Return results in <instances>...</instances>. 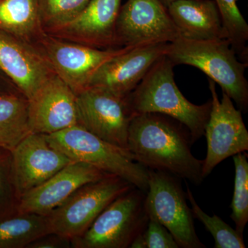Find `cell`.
I'll return each instance as SVG.
<instances>
[{
	"mask_svg": "<svg viewBox=\"0 0 248 248\" xmlns=\"http://www.w3.org/2000/svg\"><path fill=\"white\" fill-rule=\"evenodd\" d=\"M0 31L35 45L45 34L37 0H0Z\"/></svg>",
	"mask_w": 248,
	"mask_h": 248,
	"instance_id": "d6986e66",
	"label": "cell"
},
{
	"mask_svg": "<svg viewBox=\"0 0 248 248\" xmlns=\"http://www.w3.org/2000/svg\"><path fill=\"white\" fill-rule=\"evenodd\" d=\"M35 45L43 54L55 74L76 95L89 87L90 80L99 67L110 59L133 48H93L62 40L46 32Z\"/></svg>",
	"mask_w": 248,
	"mask_h": 248,
	"instance_id": "ba28073f",
	"label": "cell"
},
{
	"mask_svg": "<svg viewBox=\"0 0 248 248\" xmlns=\"http://www.w3.org/2000/svg\"><path fill=\"white\" fill-rule=\"evenodd\" d=\"M18 203L13 178L11 151L0 147V218L17 212Z\"/></svg>",
	"mask_w": 248,
	"mask_h": 248,
	"instance_id": "484cf974",
	"label": "cell"
},
{
	"mask_svg": "<svg viewBox=\"0 0 248 248\" xmlns=\"http://www.w3.org/2000/svg\"><path fill=\"white\" fill-rule=\"evenodd\" d=\"M50 233L48 218L45 215L17 211L0 218V248H27Z\"/></svg>",
	"mask_w": 248,
	"mask_h": 248,
	"instance_id": "44dd1931",
	"label": "cell"
},
{
	"mask_svg": "<svg viewBox=\"0 0 248 248\" xmlns=\"http://www.w3.org/2000/svg\"><path fill=\"white\" fill-rule=\"evenodd\" d=\"M248 156L246 152L233 156L235 179L231 217L236 226L235 229L241 235H244L248 221Z\"/></svg>",
	"mask_w": 248,
	"mask_h": 248,
	"instance_id": "cb8c5ba5",
	"label": "cell"
},
{
	"mask_svg": "<svg viewBox=\"0 0 248 248\" xmlns=\"http://www.w3.org/2000/svg\"><path fill=\"white\" fill-rule=\"evenodd\" d=\"M146 192L134 187L116 198L89 229L71 241L74 248H127L146 230L149 217Z\"/></svg>",
	"mask_w": 248,
	"mask_h": 248,
	"instance_id": "5b68a950",
	"label": "cell"
},
{
	"mask_svg": "<svg viewBox=\"0 0 248 248\" xmlns=\"http://www.w3.org/2000/svg\"><path fill=\"white\" fill-rule=\"evenodd\" d=\"M18 199L40 186L72 161L50 146L44 134L31 133L11 151Z\"/></svg>",
	"mask_w": 248,
	"mask_h": 248,
	"instance_id": "7c38bea8",
	"label": "cell"
},
{
	"mask_svg": "<svg viewBox=\"0 0 248 248\" xmlns=\"http://www.w3.org/2000/svg\"><path fill=\"white\" fill-rule=\"evenodd\" d=\"M174 66L166 55L160 58L125 99L134 116L159 113L180 122L194 143L204 135L211 100L202 105L187 100L176 84Z\"/></svg>",
	"mask_w": 248,
	"mask_h": 248,
	"instance_id": "7a4b0ae2",
	"label": "cell"
},
{
	"mask_svg": "<svg viewBox=\"0 0 248 248\" xmlns=\"http://www.w3.org/2000/svg\"><path fill=\"white\" fill-rule=\"evenodd\" d=\"M179 178L148 169L145 208L149 218L163 225L181 248H205L196 232L193 215Z\"/></svg>",
	"mask_w": 248,
	"mask_h": 248,
	"instance_id": "52a82bcc",
	"label": "cell"
},
{
	"mask_svg": "<svg viewBox=\"0 0 248 248\" xmlns=\"http://www.w3.org/2000/svg\"><path fill=\"white\" fill-rule=\"evenodd\" d=\"M14 92H19V91L15 87L11 80L0 70V94Z\"/></svg>",
	"mask_w": 248,
	"mask_h": 248,
	"instance_id": "f1b7e54d",
	"label": "cell"
},
{
	"mask_svg": "<svg viewBox=\"0 0 248 248\" xmlns=\"http://www.w3.org/2000/svg\"><path fill=\"white\" fill-rule=\"evenodd\" d=\"M90 0H37L45 32L71 22Z\"/></svg>",
	"mask_w": 248,
	"mask_h": 248,
	"instance_id": "d4e9b609",
	"label": "cell"
},
{
	"mask_svg": "<svg viewBox=\"0 0 248 248\" xmlns=\"http://www.w3.org/2000/svg\"><path fill=\"white\" fill-rule=\"evenodd\" d=\"M180 37L161 0H127L116 25L118 48L169 44Z\"/></svg>",
	"mask_w": 248,
	"mask_h": 248,
	"instance_id": "30bf717a",
	"label": "cell"
},
{
	"mask_svg": "<svg viewBox=\"0 0 248 248\" xmlns=\"http://www.w3.org/2000/svg\"><path fill=\"white\" fill-rule=\"evenodd\" d=\"M134 187L111 174L85 184L46 215L50 232L71 241L79 237L109 204Z\"/></svg>",
	"mask_w": 248,
	"mask_h": 248,
	"instance_id": "8992f818",
	"label": "cell"
},
{
	"mask_svg": "<svg viewBox=\"0 0 248 248\" xmlns=\"http://www.w3.org/2000/svg\"><path fill=\"white\" fill-rule=\"evenodd\" d=\"M77 108L78 125L128 151V129L134 115L125 98L99 88L89 87L77 95Z\"/></svg>",
	"mask_w": 248,
	"mask_h": 248,
	"instance_id": "8fae6325",
	"label": "cell"
},
{
	"mask_svg": "<svg viewBox=\"0 0 248 248\" xmlns=\"http://www.w3.org/2000/svg\"><path fill=\"white\" fill-rule=\"evenodd\" d=\"M168 45L157 44L128 49L99 67L90 80L89 87L99 88L118 97H127L155 62L166 55Z\"/></svg>",
	"mask_w": 248,
	"mask_h": 248,
	"instance_id": "9a60e30c",
	"label": "cell"
},
{
	"mask_svg": "<svg viewBox=\"0 0 248 248\" xmlns=\"http://www.w3.org/2000/svg\"><path fill=\"white\" fill-rule=\"evenodd\" d=\"M130 248H147L143 233L139 234L133 240L130 246Z\"/></svg>",
	"mask_w": 248,
	"mask_h": 248,
	"instance_id": "f546056e",
	"label": "cell"
},
{
	"mask_svg": "<svg viewBox=\"0 0 248 248\" xmlns=\"http://www.w3.org/2000/svg\"><path fill=\"white\" fill-rule=\"evenodd\" d=\"M167 9L181 37L198 40L226 39L214 0H177Z\"/></svg>",
	"mask_w": 248,
	"mask_h": 248,
	"instance_id": "ac0fdd59",
	"label": "cell"
},
{
	"mask_svg": "<svg viewBox=\"0 0 248 248\" xmlns=\"http://www.w3.org/2000/svg\"><path fill=\"white\" fill-rule=\"evenodd\" d=\"M122 0H90L71 22L47 31L58 38L93 48H118L116 25Z\"/></svg>",
	"mask_w": 248,
	"mask_h": 248,
	"instance_id": "2e32d148",
	"label": "cell"
},
{
	"mask_svg": "<svg viewBox=\"0 0 248 248\" xmlns=\"http://www.w3.org/2000/svg\"><path fill=\"white\" fill-rule=\"evenodd\" d=\"M192 138L180 122L159 113L135 115L128 129V150L147 169L169 173L195 185L203 181V160L191 151Z\"/></svg>",
	"mask_w": 248,
	"mask_h": 248,
	"instance_id": "6da1fadb",
	"label": "cell"
},
{
	"mask_svg": "<svg viewBox=\"0 0 248 248\" xmlns=\"http://www.w3.org/2000/svg\"><path fill=\"white\" fill-rule=\"evenodd\" d=\"M174 66L198 68L221 86L241 112L248 108V83L245 72L248 63L240 62L227 39L198 40L178 37L168 45L166 53Z\"/></svg>",
	"mask_w": 248,
	"mask_h": 248,
	"instance_id": "3957f363",
	"label": "cell"
},
{
	"mask_svg": "<svg viewBox=\"0 0 248 248\" xmlns=\"http://www.w3.org/2000/svg\"><path fill=\"white\" fill-rule=\"evenodd\" d=\"M186 191V197L190 202L191 210L194 218L203 223L207 231L211 234L215 240V248H245L244 235H241L236 229L216 215L210 216L200 208L196 202L188 186Z\"/></svg>",
	"mask_w": 248,
	"mask_h": 248,
	"instance_id": "603a6c76",
	"label": "cell"
},
{
	"mask_svg": "<svg viewBox=\"0 0 248 248\" xmlns=\"http://www.w3.org/2000/svg\"><path fill=\"white\" fill-rule=\"evenodd\" d=\"M147 248H179L172 234L159 222L149 218L143 232Z\"/></svg>",
	"mask_w": 248,
	"mask_h": 248,
	"instance_id": "4316f807",
	"label": "cell"
},
{
	"mask_svg": "<svg viewBox=\"0 0 248 248\" xmlns=\"http://www.w3.org/2000/svg\"><path fill=\"white\" fill-rule=\"evenodd\" d=\"M0 70L27 99L55 75L33 44L0 31Z\"/></svg>",
	"mask_w": 248,
	"mask_h": 248,
	"instance_id": "5bb4252c",
	"label": "cell"
},
{
	"mask_svg": "<svg viewBox=\"0 0 248 248\" xmlns=\"http://www.w3.org/2000/svg\"><path fill=\"white\" fill-rule=\"evenodd\" d=\"M45 135L50 146L71 161L91 165L140 190H148V169L135 161L126 150L104 141L79 125Z\"/></svg>",
	"mask_w": 248,
	"mask_h": 248,
	"instance_id": "277c9868",
	"label": "cell"
},
{
	"mask_svg": "<svg viewBox=\"0 0 248 248\" xmlns=\"http://www.w3.org/2000/svg\"><path fill=\"white\" fill-rule=\"evenodd\" d=\"M107 174L91 165L72 161L43 184L22 196L17 211L46 216L80 187L99 180Z\"/></svg>",
	"mask_w": 248,
	"mask_h": 248,
	"instance_id": "e0dca14e",
	"label": "cell"
},
{
	"mask_svg": "<svg viewBox=\"0 0 248 248\" xmlns=\"http://www.w3.org/2000/svg\"><path fill=\"white\" fill-rule=\"evenodd\" d=\"M72 248L71 241L54 233L41 236L31 243L27 248Z\"/></svg>",
	"mask_w": 248,
	"mask_h": 248,
	"instance_id": "83f0119b",
	"label": "cell"
},
{
	"mask_svg": "<svg viewBox=\"0 0 248 248\" xmlns=\"http://www.w3.org/2000/svg\"><path fill=\"white\" fill-rule=\"evenodd\" d=\"M163 1V3L165 4V6L167 7L171 3L174 2V1H177V0H161Z\"/></svg>",
	"mask_w": 248,
	"mask_h": 248,
	"instance_id": "4dcf8cb0",
	"label": "cell"
},
{
	"mask_svg": "<svg viewBox=\"0 0 248 248\" xmlns=\"http://www.w3.org/2000/svg\"><path fill=\"white\" fill-rule=\"evenodd\" d=\"M32 133L51 135L78 125L77 95L56 74L28 99Z\"/></svg>",
	"mask_w": 248,
	"mask_h": 248,
	"instance_id": "4fadbf2b",
	"label": "cell"
},
{
	"mask_svg": "<svg viewBox=\"0 0 248 248\" xmlns=\"http://www.w3.org/2000/svg\"><path fill=\"white\" fill-rule=\"evenodd\" d=\"M31 133L27 98L19 92L0 94V147L12 151Z\"/></svg>",
	"mask_w": 248,
	"mask_h": 248,
	"instance_id": "ffe728a7",
	"label": "cell"
},
{
	"mask_svg": "<svg viewBox=\"0 0 248 248\" xmlns=\"http://www.w3.org/2000/svg\"><path fill=\"white\" fill-rule=\"evenodd\" d=\"M221 18L226 38L236 52L247 59L248 24L238 7L236 0H214Z\"/></svg>",
	"mask_w": 248,
	"mask_h": 248,
	"instance_id": "7402d4cb",
	"label": "cell"
},
{
	"mask_svg": "<svg viewBox=\"0 0 248 248\" xmlns=\"http://www.w3.org/2000/svg\"><path fill=\"white\" fill-rule=\"evenodd\" d=\"M208 81L211 110L204 132L207 154L203 160V179L225 159L248 151V131L242 112L234 107L233 101L223 91L219 100L215 83L210 79Z\"/></svg>",
	"mask_w": 248,
	"mask_h": 248,
	"instance_id": "9c48e42d",
	"label": "cell"
}]
</instances>
